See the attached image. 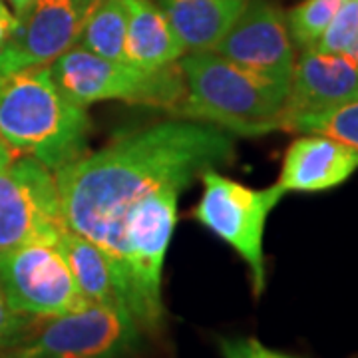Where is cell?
I'll return each mask as SVG.
<instances>
[{
	"label": "cell",
	"mask_w": 358,
	"mask_h": 358,
	"mask_svg": "<svg viewBox=\"0 0 358 358\" xmlns=\"http://www.w3.org/2000/svg\"><path fill=\"white\" fill-rule=\"evenodd\" d=\"M345 0H305L285 14L289 36L305 50L315 48Z\"/></svg>",
	"instance_id": "19"
},
{
	"label": "cell",
	"mask_w": 358,
	"mask_h": 358,
	"mask_svg": "<svg viewBox=\"0 0 358 358\" xmlns=\"http://www.w3.org/2000/svg\"><path fill=\"white\" fill-rule=\"evenodd\" d=\"M58 243L72 268L80 293L86 296L88 303L115 305L131 310L126 273L106 249L70 227L62 231Z\"/></svg>",
	"instance_id": "14"
},
{
	"label": "cell",
	"mask_w": 358,
	"mask_h": 358,
	"mask_svg": "<svg viewBox=\"0 0 358 358\" xmlns=\"http://www.w3.org/2000/svg\"><path fill=\"white\" fill-rule=\"evenodd\" d=\"M221 352L225 358H293L275 352L255 338L249 341H221Z\"/></svg>",
	"instance_id": "22"
},
{
	"label": "cell",
	"mask_w": 358,
	"mask_h": 358,
	"mask_svg": "<svg viewBox=\"0 0 358 358\" xmlns=\"http://www.w3.org/2000/svg\"><path fill=\"white\" fill-rule=\"evenodd\" d=\"M56 86L68 100L82 108L122 100L162 108L176 114L185 94L179 62L159 70H140L128 62H115L80 46H72L50 64Z\"/></svg>",
	"instance_id": "4"
},
{
	"label": "cell",
	"mask_w": 358,
	"mask_h": 358,
	"mask_svg": "<svg viewBox=\"0 0 358 358\" xmlns=\"http://www.w3.org/2000/svg\"><path fill=\"white\" fill-rule=\"evenodd\" d=\"M358 98V66L346 54H324L305 48L294 62L293 80L285 103L282 129L294 120L319 114Z\"/></svg>",
	"instance_id": "12"
},
{
	"label": "cell",
	"mask_w": 358,
	"mask_h": 358,
	"mask_svg": "<svg viewBox=\"0 0 358 358\" xmlns=\"http://www.w3.org/2000/svg\"><path fill=\"white\" fill-rule=\"evenodd\" d=\"M358 36V0H345L331 24L317 42V50L324 54H346Z\"/></svg>",
	"instance_id": "20"
},
{
	"label": "cell",
	"mask_w": 358,
	"mask_h": 358,
	"mask_svg": "<svg viewBox=\"0 0 358 358\" xmlns=\"http://www.w3.org/2000/svg\"><path fill=\"white\" fill-rule=\"evenodd\" d=\"M357 169L358 150L329 136L313 134L287 148L277 183L285 192H327L345 183Z\"/></svg>",
	"instance_id": "13"
},
{
	"label": "cell",
	"mask_w": 358,
	"mask_h": 358,
	"mask_svg": "<svg viewBox=\"0 0 358 358\" xmlns=\"http://www.w3.org/2000/svg\"><path fill=\"white\" fill-rule=\"evenodd\" d=\"M233 157L235 136L205 122L179 117L124 134L56 171L66 223L124 268L122 221L129 207L162 187L185 189Z\"/></svg>",
	"instance_id": "1"
},
{
	"label": "cell",
	"mask_w": 358,
	"mask_h": 358,
	"mask_svg": "<svg viewBox=\"0 0 358 358\" xmlns=\"http://www.w3.org/2000/svg\"><path fill=\"white\" fill-rule=\"evenodd\" d=\"M183 189L162 187L131 205L122 221L124 271L131 313L140 327L159 329L164 320L162 273L178 223V201Z\"/></svg>",
	"instance_id": "5"
},
{
	"label": "cell",
	"mask_w": 358,
	"mask_h": 358,
	"mask_svg": "<svg viewBox=\"0 0 358 358\" xmlns=\"http://www.w3.org/2000/svg\"><path fill=\"white\" fill-rule=\"evenodd\" d=\"M213 52L259 76L291 88L294 48L285 14L267 0H249Z\"/></svg>",
	"instance_id": "10"
},
{
	"label": "cell",
	"mask_w": 358,
	"mask_h": 358,
	"mask_svg": "<svg viewBox=\"0 0 358 358\" xmlns=\"http://www.w3.org/2000/svg\"><path fill=\"white\" fill-rule=\"evenodd\" d=\"M287 131L329 136L358 150V98L341 106H334L331 110L319 112V114L303 115L294 120Z\"/></svg>",
	"instance_id": "18"
},
{
	"label": "cell",
	"mask_w": 358,
	"mask_h": 358,
	"mask_svg": "<svg viewBox=\"0 0 358 358\" xmlns=\"http://www.w3.org/2000/svg\"><path fill=\"white\" fill-rule=\"evenodd\" d=\"M179 68L185 94L173 115L249 138L282 129L287 86L249 72L213 50L183 54Z\"/></svg>",
	"instance_id": "3"
},
{
	"label": "cell",
	"mask_w": 358,
	"mask_h": 358,
	"mask_svg": "<svg viewBox=\"0 0 358 358\" xmlns=\"http://www.w3.org/2000/svg\"><path fill=\"white\" fill-rule=\"evenodd\" d=\"M34 320L38 319L20 315L10 307L6 294L2 291V285H0V355L4 350H14L24 341Z\"/></svg>",
	"instance_id": "21"
},
{
	"label": "cell",
	"mask_w": 358,
	"mask_h": 358,
	"mask_svg": "<svg viewBox=\"0 0 358 358\" xmlns=\"http://www.w3.org/2000/svg\"><path fill=\"white\" fill-rule=\"evenodd\" d=\"M8 2L13 4L14 16H16V18H20V16H22L30 6H32V2H34V0H8Z\"/></svg>",
	"instance_id": "25"
},
{
	"label": "cell",
	"mask_w": 358,
	"mask_h": 358,
	"mask_svg": "<svg viewBox=\"0 0 358 358\" xmlns=\"http://www.w3.org/2000/svg\"><path fill=\"white\" fill-rule=\"evenodd\" d=\"M126 26V0H98L80 28L76 46L108 60L124 62Z\"/></svg>",
	"instance_id": "17"
},
{
	"label": "cell",
	"mask_w": 358,
	"mask_h": 358,
	"mask_svg": "<svg viewBox=\"0 0 358 358\" xmlns=\"http://www.w3.org/2000/svg\"><path fill=\"white\" fill-rule=\"evenodd\" d=\"M0 285L10 307L32 319H54L90 305L58 239L30 241L0 253Z\"/></svg>",
	"instance_id": "8"
},
{
	"label": "cell",
	"mask_w": 358,
	"mask_h": 358,
	"mask_svg": "<svg viewBox=\"0 0 358 358\" xmlns=\"http://www.w3.org/2000/svg\"><path fill=\"white\" fill-rule=\"evenodd\" d=\"M88 108L68 100L50 66L0 74V141L54 173L88 154Z\"/></svg>",
	"instance_id": "2"
},
{
	"label": "cell",
	"mask_w": 358,
	"mask_h": 358,
	"mask_svg": "<svg viewBox=\"0 0 358 358\" xmlns=\"http://www.w3.org/2000/svg\"><path fill=\"white\" fill-rule=\"evenodd\" d=\"M98 0H34L0 50V74L50 66L76 46L80 28Z\"/></svg>",
	"instance_id": "11"
},
{
	"label": "cell",
	"mask_w": 358,
	"mask_h": 358,
	"mask_svg": "<svg viewBox=\"0 0 358 358\" xmlns=\"http://www.w3.org/2000/svg\"><path fill=\"white\" fill-rule=\"evenodd\" d=\"M249 0H162L173 32L185 52L213 50Z\"/></svg>",
	"instance_id": "16"
},
{
	"label": "cell",
	"mask_w": 358,
	"mask_h": 358,
	"mask_svg": "<svg viewBox=\"0 0 358 358\" xmlns=\"http://www.w3.org/2000/svg\"><path fill=\"white\" fill-rule=\"evenodd\" d=\"M126 8L128 26L124 62L140 70H159L179 62L185 48L166 13L150 0H126Z\"/></svg>",
	"instance_id": "15"
},
{
	"label": "cell",
	"mask_w": 358,
	"mask_h": 358,
	"mask_svg": "<svg viewBox=\"0 0 358 358\" xmlns=\"http://www.w3.org/2000/svg\"><path fill=\"white\" fill-rule=\"evenodd\" d=\"M0 358H18L14 352H10V355H0Z\"/></svg>",
	"instance_id": "27"
},
{
	"label": "cell",
	"mask_w": 358,
	"mask_h": 358,
	"mask_svg": "<svg viewBox=\"0 0 358 358\" xmlns=\"http://www.w3.org/2000/svg\"><path fill=\"white\" fill-rule=\"evenodd\" d=\"M40 322L13 350L18 358H128L140 343V322L126 307L90 303Z\"/></svg>",
	"instance_id": "7"
},
{
	"label": "cell",
	"mask_w": 358,
	"mask_h": 358,
	"mask_svg": "<svg viewBox=\"0 0 358 358\" xmlns=\"http://www.w3.org/2000/svg\"><path fill=\"white\" fill-rule=\"evenodd\" d=\"M346 56H348V58H350V60H352V62H355V64L358 66V36H357V40L352 42L350 50L346 52Z\"/></svg>",
	"instance_id": "26"
},
{
	"label": "cell",
	"mask_w": 358,
	"mask_h": 358,
	"mask_svg": "<svg viewBox=\"0 0 358 358\" xmlns=\"http://www.w3.org/2000/svg\"><path fill=\"white\" fill-rule=\"evenodd\" d=\"M16 26H18V18L0 0V50L8 44V40L13 38Z\"/></svg>",
	"instance_id": "23"
},
{
	"label": "cell",
	"mask_w": 358,
	"mask_h": 358,
	"mask_svg": "<svg viewBox=\"0 0 358 358\" xmlns=\"http://www.w3.org/2000/svg\"><path fill=\"white\" fill-rule=\"evenodd\" d=\"M68 223L56 173L20 155L0 171V253L30 241H56Z\"/></svg>",
	"instance_id": "9"
},
{
	"label": "cell",
	"mask_w": 358,
	"mask_h": 358,
	"mask_svg": "<svg viewBox=\"0 0 358 358\" xmlns=\"http://www.w3.org/2000/svg\"><path fill=\"white\" fill-rule=\"evenodd\" d=\"M16 157H18V155L14 154L10 148H6V145L0 141V171H2V169H4L6 166H10Z\"/></svg>",
	"instance_id": "24"
},
{
	"label": "cell",
	"mask_w": 358,
	"mask_h": 358,
	"mask_svg": "<svg viewBox=\"0 0 358 358\" xmlns=\"http://www.w3.org/2000/svg\"><path fill=\"white\" fill-rule=\"evenodd\" d=\"M201 181L203 193L193 217L237 251L249 267L253 293L257 296L263 294L267 277L263 253L265 223L287 192L279 183L253 189L219 173L217 169L203 171Z\"/></svg>",
	"instance_id": "6"
}]
</instances>
